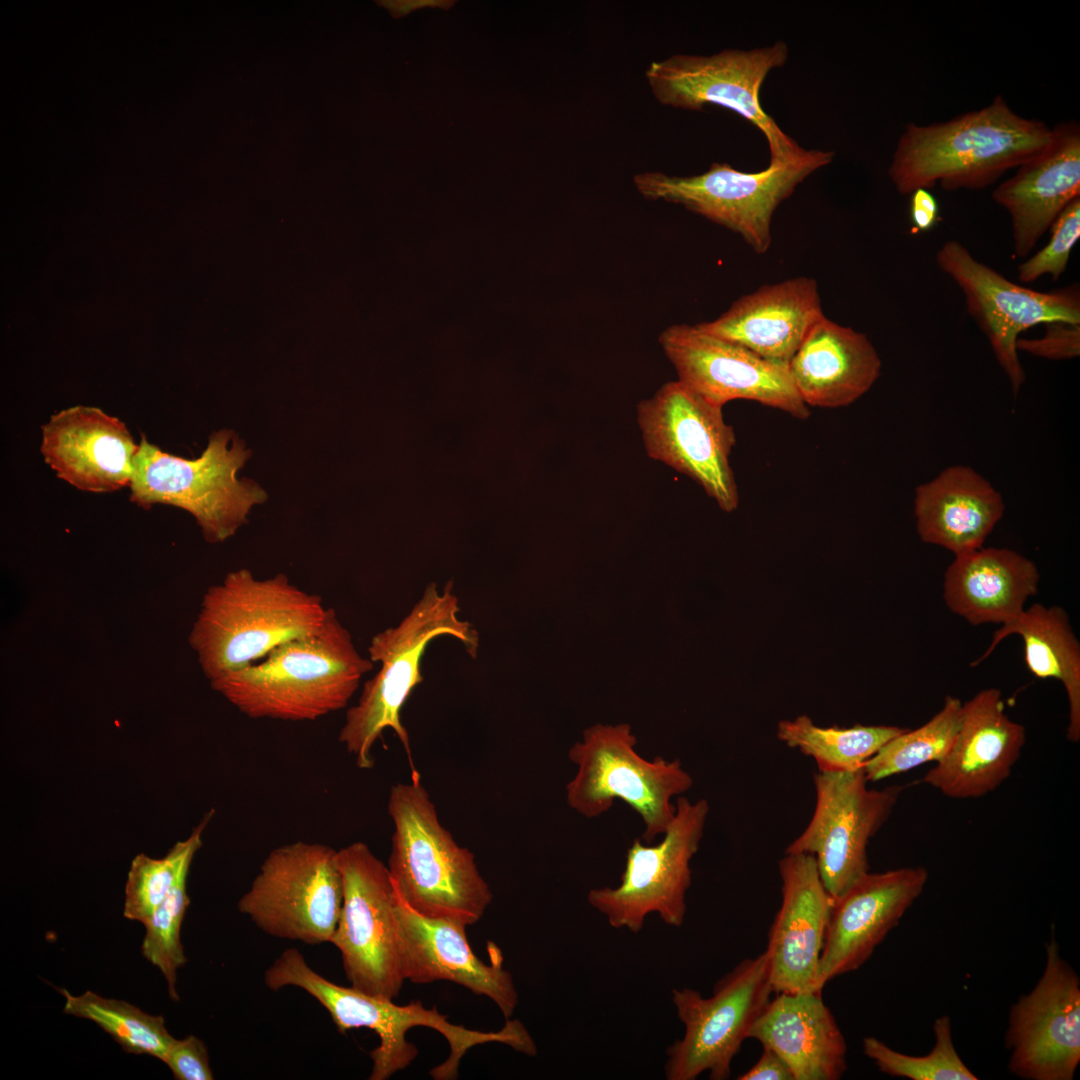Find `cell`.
Here are the masks:
<instances>
[{
    "label": "cell",
    "instance_id": "obj_28",
    "mask_svg": "<svg viewBox=\"0 0 1080 1080\" xmlns=\"http://www.w3.org/2000/svg\"><path fill=\"white\" fill-rule=\"evenodd\" d=\"M881 358L864 333L826 316L809 331L790 359L793 383L807 406H848L875 384Z\"/></svg>",
    "mask_w": 1080,
    "mask_h": 1080
},
{
    "label": "cell",
    "instance_id": "obj_37",
    "mask_svg": "<svg viewBox=\"0 0 1080 1080\" xmlns=\"http://www.w3.org/2000/svg\"><path fill=\"white\" fill-rule=\"evenodd\" d=\"M186 872L180 876L169 894L157 907L144 925L145 937L141 945L142 955L163 974L168 993L173 1001H179L176 991L177 970L187 959L181 943V926L190 904L186 890Z\"/></svg>",
    "mask_w": 1080,
    "mask_h": 1080
},
{
    "label": "cell",
    "instance_id": "obj_23",
    "mask_svg": "<svg viewBox=\"0 0 1080 1080\" xmlns=\"http://www.w3.org/2000/svg\"><path fill=\"white\" fill-rule=\"evenodd\" d=\"M393 886L405 979L416 984L456 983L488 997L510 1019L518 992L511 973L502 966L500 951L491 964L484 963L469 945L465 926L418 913Z\"/></svg>",
    "mask_w": 1080,
    "mask_h": 1080
},
{
    "label": "cell",
    "instance_id": "obj_3",
    "mask_svg": "<svg viewBox=\"0 0 1080 1080\" xmlns=\"http://www.w3.org/2000/svg\"><path fill=\"white\" fill-rule=\"evenodd\" d=\"M459 612L452 582L446 583L442 590L431 582L397 625L372 637L368 658L379 663L380 669L364 683L357 703L347 710L338 736L360 769L373 768L372 748L383 732L391 729L407 754L411 778L420 777L401 711L414 688L424 680L421 661L435 638L451 636L463 644L470 657L476 658L478 631L470 622L460 619Z\"/></svg>",
    "mask_w": 1080,
    "mask_h": 1080
},
{
    "label": "cell",
    "instance_id": "obj_43",
    "mask_svg": "<svg viewBox=\"0 0 1080 1080\" xmlns=\"http://www.w3.org/2000/svg\"><path fill=\"white\" fill-rule=\"evenodd\" d=\"M380 6L386 8L393 18H401L410 14L411 12L423 8H441L450 9L454 4V0H382L376 1Z\"/></svg>",
    "mask_w": 1080,
    "mask_h": 1080
},
{
    "label": "cell",
    "instance_id": "obj_42",
    "mask_svg": "<svg viewBox=\"0 0 1080 1080\" xmlns=\"http://www.w3.org/2000/svg\"><path fill=\"white\" fill-rule=\"evenodd\" d=\"M739 1080H794L788 1065L771 1049L763 1047L758 1061Z\"/></svg>",
    "mask_w": 1080,
    "mask_h": 1080
},
{
    "label": "cell",
    "instance_id": "obj_13",
    "mask_svg": "<svg viewBox=\"0 0 1080 1080\" xmlns=\"http://www.w3.org/2000/svg\"><path fill=\"white\" fill-rule=\"evenodd\" d=\"M771 993L765 951L726 973L710 997L687 987L673 989L672 1001L685 1031L667 1048L666 1079L694 1080L705 1071L712 1080L728 1079L733 1058Z\"/></svg>",
    "mask_w": 1080,
    "mask_h": 1080
},
{
    "label": "cell",
    "instance_id": "obj_1",
    "mask_svg": "<svg viewBox=\"0 0 1080 1080\" xmlns=\"http://www.w3.org/2000/svg\"><path fill=\"white\" fill-rule=\"evenodd\" d=\"M1051 136L1046 123L1017 114L997 95L947 121L907 124L888 174L905 195L936 184L947 191L984 189L1038 154Z\"/></svg>",
    "mask_w": 1080,
    "mask_h": 1080
},
{
    "label": "cell",
    "instance_id": "obj_29",
    "mask_svg": "<svg viewBox=\"0 0 1080 1080\" xmlns=\"http://www.w3.org/2000/svg\"><path fill=\"white\" fill-rule=\"evenodd\" d=\"M1005 511L1000 492L975 469L952 465L915 489L920 539L954 556L983 547Z\"/></svg>",
    "mask_w": 1080,
    "mask_h": 1080
},
{
    "label": "cell",
    "instance_id": "obj_21",
    "mask_svg": "<svg viewBox=\"0 0 1080 1080\" xmlns=\"http://www.w3.org/2000/svg\"><path fill=\"white\" fill-rule=\"evenodd\" d=\"M778 866L782 903L765 950L772 990L776 994L822 991L819 961L833 899L813 854H785Z\"/></svg>",
    "mask_w": 1080,
    "mask_h": 1080
},
{
    "label": "cell",
    "instance_id": "obj_14",
    "mask_svg": "<svg viewBox=\"0 0 1080 1080\" xmlns=\"http://www.w3.org/2000/svg\"><path fill=\"white\" fill-rule=\"evenodd\" d=\"M709 809L706 799L691 802L678 797L663 839L655 845L634 839L626 852L620 884L588 892V903L611 927L638 933L651 913L669 926L683 924L692 878L690 862L698 852Z\"/></svg>",
    "mask_w": 1080,
    "mask_h": 1080
},
{
    "label": "cell",
    "instance_id": "obj_11",
    "mask_svg": "<svg viewBox=\"0 0 1080 1080\" xmlns=\"http://www.w3.org/2000/svg\"><path fill=\"white\" fill-rule=\"evenodd\" d=\"M342 900L337 850L297 841L268 854L237 908L270 936L316 945L331 941Z\"/></svg>",
    "mask_w": 1080,
    "mask_h": 1080
},
{
    "label": "cell",
    "instance_id": "obj_27",
    "mask_svg": "<svg viewBox=\"0 0 1080 1080\" xmlns=\"http://www.w3.org/2000/svg\"><path fill=\"white\" fill-rule=\"evenodd\" d=\"M748 1038L773 1050L794 1080H838L847 1070L846 1041L821 991L778 993Z\"/></svg>",
    "mask_w": 1080,
    "mask_h": 1080
},
{
    "label": "cell",
    "instance_id": "obj_10",
    "mask_svg": "<svg viewBox=\"0 0 1080 1080\" xmlns=\"http://www.w3.org/2000/svg\"><path fill=\"white\" fill-rule=\"evenodd\" d=\"M343 900L332 943L352 987L396 998L403 973L394 886L388 867L364 842L337 850Z\"/></svg>",
    "mask_w": 1080,
    "mask_h": 1080
},
{
    "label": "cell",
    "instance_id": "obj_24",
    "mask_svg": "<svg viewBox=\"0 0 1080 1080\" xmlns=\"http://www.w3.org/2000/svg\"><path fill=\"white\" fill-rule=\"evenodd\" d=\"M41 433L45 463L71 486L91 493L129 487L139 444L117 417L77 405L51 415Z\"/></svg>",
    "mask_w": 1080,
    "mask_h": 1080
},
{
    "label": "cell",
    "instance_id": "obj_19",
    "mask_svg": "<svg viewBox=\"0 0 1080 1080\" xmlns=\"http://www.w3.org/2000/svg\"><path fill=\"white\" fill-rule=\"evenodd\" d=\"M1008 1067L1027 1080H1071L1080 1062V980L1052 931L1036 986L1011 1006Z\"/></svg>",
    "mask_w": 1080,
    "mask_h": 1080
},
{
    "label": "cell",
    "instance_id": "obj_34",
    "mask_svg": "<svg viewBox=\"0 0 1080 1080\" xmlns=\"http://www.w3.org/2000/svg\"><path fill=\"white\" fill-rule=\"evenodd\" d=\"M962 702L946 696L942 708L925 724L905 729L892 738L863 765L868 782L910 771L928 762L940 761L950 750L957 735Z\"/></svg>",
    "mask_w": 1080,
    "mask_h": 1080
},
{
    "label": "cell",
    "instance_id": "obj_6",
    "mask_svg": "<svg viewBox=\"0 0 1080 1080\" xmlns=\"http://www.w3.org/2000/svg\"><path fill=\"white\" fill-rule=\"evenodd\" d=\"M264 982L274 991L286 986L306 991L328 1011L342 1033L360 1028L374 1031L379 1044L370 1052L369 1080H387L410 1066L419 1051L406 1035L417 1026L434 1029L449 1044L447 1059L433 1068L435 1076L442 1080L458 1078L461 1059L472 1047L505 1040L502 1030L482 1032L453 1024L436 1007L426 1008L420 1001L398 1005L392 999L335 984L314 971L296 948L280 954L265 971Z\"/></svg>",
    "mask_w": 1080,
    "mask_h": 1080
},
{
    "label": "cell",
    "instance_id": "obj_40",
    "mask_svg": "<svg viewBox=\"0 0 1080 1080\" xmlns=\"http://www.w3.org/2000/svg\"><path fill=\"white\" fill-rule=\"evenodd\" d=\"M164 1063L177 1080L214 1079L207 1048L202 1040L193 1035L175 1039Z\"/></svg>",
    "mask_w": 1080,
    "mask_h": 1080
},
{
    "label": "cell",
    "instance_id": "obj_15",
    "mask_svg": "<svg viewBox=\"0 0 1080 1080\" xmlns=\"http://www.w3.org/2000/svg\"><path fill=\"white\" fill-rule=\"evenodd\" d=\"M722 409L676 380L640 401L636 410L648 457L690 477L730 513L739 506L730 463L736 436Z\"/></svg>",
    "mask_w": 1080,
    "mask_h": 1080
},
{
    "label": "cell",
    "instance_id": "obj_9",
    "mask_svg": "<svg viewBox=\"0 0 1080 1080\" xmlns=\"http://www.w3.org/2000/svg\"><path fill=\"white\" fill-rule=\"evenodd\" d=\"M833 157L831 151L812 149L787 162L769 163L759 172H743L715 162L699 175L644 172L636 174L633 182L645 198L680 204L739 234L757 254H763L771 246V223L777 207Z\"/></svg>",
    "mask_w": 1080,
    "mask_h": 1080
},
{
    "label": "cell",
    "instance_id": "obj_41",
    "mask_svg": "<svg viewBox=\"0 0 1080 1080\" xmlns=\"http://www.w3.org/2000/svg\"><path fill=\"white\" fill-rule=\"evenodd\" d=\"M910 198V219L914 233L928 232L940 221V208L934 195L924 188L913 191Z\"/></svg>",
    "mask_w": 1080,
    "mask_h": 1080
},
{
    "label": "cell",
    "instance_id": "obj_30",
    "mask_svg": "<svg viewBox=\"0 0 1080 1080\" xmlns=\"http://www.w3.org/2000/svg\"><path fill=\"white\" fill-rule=\"evenodd\" d=\"M1040 573L1027 557L1008 548L981 547L954 556L944 574L947 607L973 626L1014 620L1038 593Z\"/></svg>",
    "mask_w": 1080,
    "mask_h": 1080
},
{
    "label": "cell",
    "instance_id": "obj_26",
    "mask_svg": "<svg viewBox=\"0 0 1080 1080\" xmlns=\"http://www.w3.org/2000/svg\"><path fill=\"white\" fill-rule=\"evenodd\" d=\"M824 316L816 280L799 276L763 285L734 301L715 320L697 325L762 358L788 364Z\"/></svg>",
    "mask_w": 1080,
    "mask_h": 1080
},
{
    "label": "cell",
    "instance_id": "obj_7",
    "mask_svg": "<svg viewBox=\"0 0 1080 1080\" xmlns=\"http://www.w3.org/2000/svg\"><path fill=\"white\" fill-rule=\"evenodd\" d=\"M250 456L245 442L227 429L213 432L195 459L167 453L142 435L130 500L145 509L155 504L182 508L196 519L207 541L222 542L247 522L253 506L268 497L255 481L237 477Z\"/></svg>",
    "mask_w": 1080,
    "mask_h": 1080
},
{
    "label": "cell",
    "instance_id": "obj_5",
    "mask_svg": "<svg viewBox=\"0 0 1080 1080\" xmlns=\"http://www.w3.org/2000/svg\"><path fill=\"white\" fill-rule=\"evenodd\" d=\"M387 809L394 825L387 867L405 901L430 918L477 923L492 892L474 854L441 824L421 779L393 785Z\"/></svg>",
    "mask_w": 1080,
    "mask_h": 1080
},
{
    "label": "cell",
    "instance_id": "obj_16",
    "mask_svg": "<svg viewBox=\"0 0 1080 1080\" xmlns=\"http://www.w3.org/2000/svg\"><path fill=\"white\" fill-rule=\"evenodd\" d=\"M936 263L961 290L968 313L986 336L1015 395L1026 378L1016 347L1020 334L1052 321L1080 323L1078 284L1049 292L1018 285L956 240L941 245Z\"/></svg>",
    "mask_w": 1080,
    "mask_h": 1080
},
{
    "label": "cell",
    "instance_id": "obj_2",
    "mask_svg": "<svg viewBox=\"0 0 1080 1080\" xmlns=\"http://www.w3.org/2000/svg\"><path fill=\"white\" fill-rule=\"evenodd\" d=\"M374 663L328 608L315 633L282 643L262 659L210 681L244 715L314 721L345 708Z\"/></svg>",
    "mask_w": 1080,
    "mask_h": 1080
},
{
    "label": "cell",
    "instance_id": "obj_4",
    "mask_svg": "<svg viewBox=\"0 0 1080 1080\" xmlns=\"http://www.w3.org/2000/svg\"><path fill=\"white\" fill-rule=\"evenodd\" d=\"M328 608L285 574L258 579L245 568L205 593L189 642L212 681L265 657L278 645L317 632Z\"/></svg>",
    "mask_w": 1080,
    "mask_h": 1080
},
{
    "label": "cell",
    "instance_id": "obj_25",
    "mask_svg": "<svg viewBox=\"0 0 1080 1080\" xmlns=\"http://www.w3.org/2000/svg\"><path fill=\"white\" fill-rule=\"evenodd\" d=\"M1080 198V125L1065 121L1052 128L1049 143L1017 167L992 192L1012 229L1014 255L1026 258L1064 209Z\"/></svg>",
    "mask_w": 1080,
    "mask_h": 1080
},
{
    "label": "cell",
    "instance_id": "obj_36",
    "mask_svg": "<svg viewBox=\"0 0 1080 1080\" xmlns=\"http://www.w3.org/2000/svg\"><path fill=\"white\" fill-rule=\"evenodd\" d=\"M935 1045L926 1055L898 1052L875 1037L863 1039V1052L885 1074L911 1080H976L959 1056L952 1039L951 1020L943 1015L933 1024Z\"/></svg>",
    "mask_w": 1080,
    "mask_h": 1080
},
{
    "label": "cell",
    "instance_id": "obj_12",
    "mask_svg": "<svg viewBox=\"0 0 1080 1080\" xmlns=\"http://www.w3.org/2000/svg\"><path fill=\"white\" fill-rule=\"evenodd\" d=\"M787 57L788 46L782 41L751 50H723L711 56L676 54L652 62L646 78L663 105L701 110L704 105L714 104L736 112L766 137L769 163H781L806 150L763 110L759 92L768 73L783 66Z\"/></svg>",
    "mask_w": 1080,
    "mask_h": 1080
},
{
    "label": "cell",
    "instance_id": "obj_31",
    "mask_svg": "<svg viewBox=\"0 0 1080 1080\" xmlns=\"http://www.w3.org/2000/svg\"><path fill=\"white\" fill-rule=\"evenodd\" d=\"M1010 635L1023 641L1027 669L1038 679L1062 683L1069 706L1067 738L1080 740V643L1067 612L1060 606L1034 603L1014 620L1001 625L993 634L986 651L971 666L979 665L996 646Z\"/></svg>",
    "mask_w": 1080,
    "mask_h": 1080
},
{
    "label": "cell",
    "instance_id": "obj_35",
    "mask_svg": "<svg viewBox=\"0 0 1080 1080\" xmlns=\"http://www.w3.org/2000/svg\"><path fill=\"white\" fill-rule=\"evenodd\" d=\"M214 815L208 811L190 835L176 842L162 858L144 853L131 861L125 884L123 915L145 925L157 907L174 887L180 876L189 872L196 852L202 846V835Z\"/></svg>",
    "mask_w": 1080,
    "mask_h": 1080
},
{
    "label": "cell",
    "instance_id": "obj_22",
    "mask_svg": "<svg viewBox=\"0 0 1080 1080\" xmlns=\"http://www.w3.org/2000/svg\"><path fill=\"white\" fill-rule=\"evenodd\" d=\"M1025 742V728L1006 714L1001 691L983 689L962 703L953 745L922 781L950 798L982 797L1009 777Z\"/></svg>",
    "mask_w": 1080,
    "mask_h": 1080
},
{
    "label": "cell",
    "instance_id": "obj_38",
    "mask_svg": "<svg viewBox=\"0 0 1080 1080\" xmlns=\"http://www.w3.org/2000/svg\"><path fill=\"white\" fill-rule=\"evenodd\" d=\"M1049 230L1048 243L1018 266L1021 282L1031 283L1044 275L1056 281L1066 271L1071 251L1080 238V198L1064 209Z\"/></svg>",
    "mask_w": 1080,
    "mask_h": 1080
},
{
    "label": "cell",
    "instance_id": "obj_33",
    "mask_svg": "<svg viewBox=\"0 0 1080 1080\" xmlns=\"http://www.w3.org/2000/svg\"><path fill=\"white\" fill-rule=\"evenodd\" d=\"M63 1012L91 1020L108 1033L127 1053L145 1054L165 1061L175 1038L161 1015H150L123 1000L104 998L92 991L73 996L66 989Z\"/></svg>",
    "mask_w": 1080,
    "mask_h": 1080
},
{
    "label": "cell",
    "instance_id": "obj_8",
    "mask_svg": "<svg viewBox=\"0 0 1080 1080\" xmlns=\"http://www.w3.org/2000/svg\"><path fill=\"white\" fill-rule=\"evenodd\" d=\"M636 744L627 723L585 729L568 751L577 773L566 785V801L588 819L609 811L616 799L623 801L643 820L640 839L651 844L674 818L672 798L687 792L693 778L679 759L647 760L636 752Z\"/></svg>",
    "mask_w": 1080,
    "mask_h": 1080
},
{
    "label": "cell",
    "instance_id": "obj_18",
    "mask_svg": "<svg viewBox=\"0 0 1080 1080\" xmlns=\"http://www.w3.org/2000/svg\"><path fill=\"white\" fill-rule=\"evenodd\" d=\"M677 380L704 400L723 407L743 399L778 409L797 419L810 416L788 364L767 360L712 335L697 324H673L659 336Z\"/></svg>",
    "mask_w": 1080,
    "mask_h": 1080
},
{
    "label": "cell",
    "instance_id": "obj_39",
    "mask_svg": "<svg viewBox=\"0 0 1080 1080\" xmlns=\"http://www.w3.org/2000/svg\"><path fill=\"white\" fill-rule=\"evenodd\" d=\"M1039 338L1019 337L1017 351L1048 360H1070L1080 355V323L1052 321Z\"/></svg>",
    "mask_w": 1080,
    "mask_h": 1080
},
{
    "label": "cell",
    "instance_id": "obj_32",
    "mask_svg": "<svg viewBox=\"0 0 1080 1080\" xmlns=\"http://www.w3.org/2000/svg\"><path fill=\"white\" fill-rule=\"evenodd\" d=\"M905 728L886 725H855L851 728L819 727L807 715L782 720L777 737L790 748L812 757L818 772H854L863 768L888 741Z\"/></svg>",
    "mask_w": 1080,
    "mask_h": 1080
},
{
    "label": "cell",
    "instance_id": "obj_17",
    "mask_svg": "<svg viewBox=\"0 0 1080 1080\" xmlns=\"http://www.w3.org/2000/svg\"><path fill=\"white\" fill-rule=\"evenodd\" d=\"M867 782L863 769L817 772L812 818L785 850L814 855L832 899L869 872L868 843L889 818L903 789L899 785L869 789Z\"/></svg>",
    "mask_w": 1080,
    "mask_h": 1080
},
{
    "label": "cell",
    "instance_id": "obj_20",
    "mask_svg": "<svg viewBox=\"0 0 1080 1080\" xmlns=\"http://www.w3.org/2000/svg\"><path fill=\"white\" fill-rule=\"evenodd\" d=\"M927 880L924 867L867 872L833 899L819 961L820 990L871 957L922 894Z\"/></svg>",
    "mask_w": 1080,
    "mask_h": 1080
}]
</instances>
